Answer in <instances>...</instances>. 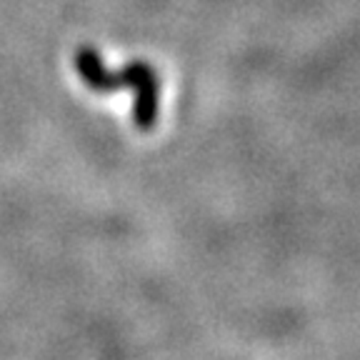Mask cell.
<instances>
[{
  "label": "cell",
  "mask_w": 360,
  "mask_h": 360,
  "mask_svg": "<svg viewBox=\"0 0 360 360\" xmlns=\"http://www.w3.org/2000/svg\"><path fill=\"white\" fill-rule=\"evenodd\" d=\"M73 68L93 93H115V90L133 88V125L141 133H148L158 125L160 115V78L148 63L133 60L120 70H108L101 53L90 45L78 48L73 56Z\"/></svg>",
  "instance_id": "obj_1"
}]
</instances>
